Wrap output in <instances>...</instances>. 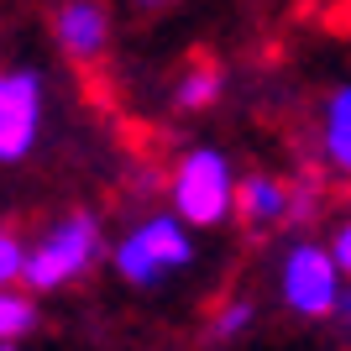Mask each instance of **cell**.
Returning <instances> with one entry per match:
<instances>
[{
	"instance_id": "6da1fadb",
	"label": "cell",
	"mask_w": 351,
	"mask_h": 351,
	"mask_svg": "<svg viewBox=\"0 0 351 351\" xmlns=\"http://www.w3.org/2000/svg\"><path fill=\"white\" fill-rule=\"evenodd\" d=\"M168 210H173L189 231H215L226 220H236V189L241 173L220 147H189L178 152L168 168Z\"/></svg>"
},
{
	"instance_id": "7a4b0ae2",
	"label": "cell",
	"mask_w": 351,
	"mask_h": 351,
	"mask_svg": "<svg viewBox=\"0 0 351 351\" xmlns=\"http://www.w3.org/2000/svg\"><path fill=\"white\" fill-rule=\"evenodd\" d=\"M346 273H341L330 241L315 236H293L273 263V293L293 320H336L341 299H346Z\"/></svg>"
},
{
	"instance_id": "3957f363",
	"label": "cell",
	"mask_w": 351,
	"mask_h": 351,
	"mask_svg": "<svg viewBox=\"0 0 351 351\" xmlns=\"http://www.w3.org/2000/svg\"><path fill=\"white\" fill-rule=\"evenodd\" d=\"M100 257H105L100 215H89V210H69V215L47 220L43 236L27 247L21 289H27L32 299H37V293H58V289H69V283H79Z\"/></svg>"
},
{
	"instance_id": "277c9868",
	"label": "cell",
	"mask_w": 351,
	"mask_h": 351,
	"mask_svg": "<svg viewBox=\"0 0 351 351\" xmlns=\"http://www.w3.org/2000/svg\"><path fill=\"white\" fill-rule=\"evenodd\" d=\"M199 247H194V231L173 210H158V215H142L132 231L110 247V267H116L121 283L132 289H162V283L194 267Z\"/></svg>"
},
{
	"instance_id": "5b68a950",
	"label": "cell",
	"mask_w": 351,
	"mask_h": 351,
	"mask_svg": "<svg viewBox=\"0 0 351 351\" xmlns=\"http://www.w3.org/2000/svg\"><path fill=\"white\" fill-rule=\"evenodd\" d=\"M47 126V79L32 63L0 69V168H21Z\"/></svg>"
},
{
	"instance_id": "8992f818",
	"label": "cell",
	"mask_w": 351,
	"mask_h": 351,
	"mask_svg": "<svg viewBox=\"0 0 351 351\" xmlns=\"http://www.w3.org/2000/svg\"><path fill=\"white\" fill-rule=\"evenodd\" d=\"M53 43L69 63H100L110 47V11L95 0H63L53 11Z\"/></svg>"
},
{
	"instance_id": "52a82bcc",
	"label": "cell",
	"mask_w": 351,
	"mask_h": 351,
	"mask_svg": "<svg viewBox=\"0 0 351 351\" xmlns=\"http://www.w3.org/2000/svg\"><path fill=\"white\" fill-rule=\"evenodd\" d=\"M289 210H293V184L278 173H241L236 189V220L247 231H289Z\"/></svg>"
},
{
	"instance_id": "ba28073f",
	"label": "cell",
	"mask_w": 351,
	"mask_h": 351,
	"mask_svg": "<svg viewBox=\"0 0 351 351\" xmlns=\"http://www.w3.org/2000/svg\"><path fill=\"white\" fill-rule=\"evenodd\" d=\"M315 152H320V168H325V173L351 178V79H341V84L320 100Z\"/></svg>"
},
{
	"instance_id": "9c48e42d",
	"label": "cell",
	"mask_w": 351,
	"mask_h": 351,
	"mask_svg": "<svg viewBox=\"0 0 351 351\" xmlns=\"http://www.w3.org/2000/svg\"><path fill=\"white\" fill-rule=\"evenodd\" d=\"M220 95H226V73L210 69V63L184 69V73H178V84H173V105H178V110H210Z\"/></svg>"
},
{
	"instance_id": "30bf717a",
	"label": "cell",
	"mask_w": 351,
	"mask_h": 351,
	"mask_svg": "<svg viewBox=\"0 0 351 351\" xmlns=\"http://www.w3.org/2000/svg\"><path fill=\"white\" fill-rule=\"evenodd\" d=\"M37 325H43V315H37V299H32L27 289L0 293V346H21Z\"/></svg>"
},
{
	"instance_id": "8fae6325",
	"label": "cell",
	"mask_w": 351,
	"mask_h": 351,
	"mask_svg": "<svg viewBox=\"0 0 351 351\" xmlns=\"http://www.w3.org/2000/svg\"><path fill=\"white\" fill-rule=\"evenodd\" d=\"M257 325V299L252 293H231V299H220L215 315H210V341L215 346H231V341H241Z\"/></svg>"
},
{
	"instance_id": "7c38bea8",
	"label": "cell",
	"mask_w": 351,
	"mask_h": 351,
	"mask_svg": "<svg viewBox=\"0 0 351 351\" xmlns=\"http://www.w3.org/2000/svg\"><path fill=\"white\" fill-rule=\"evenodd\" d=\"M27 247L32 241H21L11 226H0V293L11 289V283H21V273H27Z\"/></svg>"
},
{
	"instance_id": "4fadbf2b",
	"label": "cell",
	"mask_w": 351,
	"mask_h": 351,
	"mask_svg": "<svg viewBox=\"0 0 351 351\" xmlns=\"http://www.w3.org/2000/svg\"><path fill=\"white\" fill-rule=\"evenodd\" d=\"M315 205H320V184H315V178H299V184H293V210H289V231H293V226H304V220L315 215Z\"/></svg>"
},
{
	"instance_id": "5bb4252c",
	"label": "cell",
	"mask_w": 351,
	"mask_h": 351,
	"mask_svg": "<svg viewBox=\"0 0 351 351\" xmlns=\"http://www.w3.org/2000/svg\"><path fill=\"white\" fill-rule=\"evenodd\" d=\"M330 252H336V263H341V273L351 278V215L341 220L336 231H330Z\"/></svg>"
},
{
	"instance_id": "9a60e30c",
	"label": "cell",
	"mask_w": 351,
	"mask_h": 351,
	"mask_svg": "<svg viewBox=\"0 0 351 351\" xmlns=\"http://www.w3.org/2000/svg\"><path fill=\"white\" fill-rule=\"evenodd\" d=\"M336 330L351 341V289H346V299H341V315H336Z\"/></svg>"
},
{
	"instance_id": "2e32d148",
	"label": "cell",
	"mask_w": 351,
	"mask_h": 351,
	"mask_svg": "<svg viewBox=\"0 0 351 351\" xmlns=\"http://www.w3.org/2000/svg\"><path fill=\"white\" fill-rule=\"evenodd\" d=\"M0 351H21V346H0Z\"/></svg>"
}]
</instances>
